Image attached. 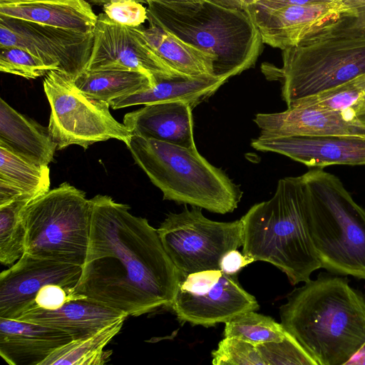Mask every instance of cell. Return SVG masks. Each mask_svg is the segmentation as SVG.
<instances>
[{
  "instance_id": "obj_1",
  "label": "cell",
  "mask_w": 365,
  "mask_h": 365,
  "mask_svg": "<svg viewBox=\"0 0 365 365\" xmlns=\"http://www.w3.org/2000/svg\"><path fill=\"white\" fill-rule=\"evenodd\" d=\"M90 237L74 296L138 317L170 307L180 281L156 229L110 196L91 199Z\"/></svg>"
},
{
  "instance_id": "obj_2",
  "label": "cell",
  "mask_w": 365,
  "mask_h": 365,
  "mask_svg": "<svg viewBox=\"0 0 365 365\" xmlns=\"http://www.w3.org/2000/svg\"><path fill=\"white\" fill-rule=\"evenodd\" d=\"M287 295L281 324L317 365L346 364L365 344V299L346 278L320 274Z\"/></svg>"
},
{
  "instance_id": "obj_3",
  "label": "cell",
  "mask_w": 365,
  "mask_h": 365,
  "mask_svg": "<svg viewBox=\"0 0 365 365\" xmlns=\"http://www.w3.org/2000/svg\"><path fill=\"white\" fill-rule=\"evenodd\" d=\"M240 220L242 254L274 265L292 285L309 281L322 268L309 233L302 175L280 179L273 197L252 206Z\"/></svg>"
},
{
  "instance_id": "obj_4",
  "label": "cell",
  "mask_w": 365,
  "mask_h": 365,
  "mask_svg": "<svg viewBox=\"0 0 365 365\" xmlns=\"http://www.w3.org/2000/svg\"><path fill=\"white\" fill-rule=\"evenodd\" d=\"M147 20L211 54L215 77L235 76L253 67L262 40L250 13L206 0L195 4H148Z\"/></svg>"
},
{
  "instance_id": "obj_5",
  "label": "cell",
  "mask_w": 365,
  "mask_h": 365,
  "mask_svg": "<svg viewBox=\"0 0 365 365\" xmlns=\"http://www.w3.org/2000/svg\"><path fill=\"white\" fill-rule=\"evenodd\" d=\"M302 176L309 233L321 267L365 279V209L337 176L323 168H312Z\"/></svg>"
},
{
  "instance_id": "obj_6",
  "label": "cell",
  "mask_w": 365,
  "mask_h": 365,
  "mask_svg": "<svg viewBox=\"0 0 365 365\" xmlns=\"http://www.w3.org/2000/svg\"><path fill=\"white\" fill-rule=\"evenodd\" d=\"M269 81L281 83L282 98L294 103L365 76V33L332 25L282 50V66L263 63Z\"/></svg>"
},
{
  "instance_id": "obj_7",
  "label": "cell",
  "mask_w": 365,
  "mask_h": 365,
  "mask_svg": "<svg viewBox=\"0 0 365 365\" xmlns=\"http://www.w3.org/2000/svg\"><path fill=\"white\" fill-rule=\"evenodd\" d=\"M135 162L163 194V199L212 212H233L240 187L197 151L133 135L126 145Z\"/></svg>"
},
{
  "instance_id": "obj_8",
  "label": "cell",
  "mask_w": 365,
  "mask_h": 365,
  "mask_svg": "<svg viewBox=\"0 0 365 365\" xmlns=\"http://www.w3.org/2000/svg\"><path fill=\"white\" fill-rule=\"evenodd\" d=\"M91 212V199L69 183L49 190L24 210V252L83 266L89 242Z\"/></svg>"
},
{
  "instance_id": "obj_9",
  "label": "cell",
  "mask_w": 365,
  "mask_h": 365,
  "mask_svg": "<svg viewBox=\"0 0 365 365\" xmlns=\"http://www.w3.org/2000/svg\"><path fill=\"white\" fill-rule=\"evenodd\" d=\"M73 78L51 70L43 79V89L51 107L49 133L57 150L71 145L86 149L100 141L116 139L127 145L133 134L117 121L107 102L92 98L79 91Z\"/></svg>"
},
{
  "instance_id": "obj_10",
  "label": "cell",
  "mask_w": 365,
  "mask_h": 365,
  "mask_svg": "<svg viewBox=\"0 0 365 365\" xmlns=\"http://www.w3.org/2000/svg\"><path fill=\"white\" fill-rule=\"evenodd\" d=\"M157 231L180 279L200 271L220 269L222 256L242 245L240 219L213 221L195 206L191 210L185 206L180 213H169Z\"/></svg>"
},
{
  "instance_id": "obj_11",
  "label": "cell",
  "mask_w": 365,
  "mask_h": 365,
  "mask_svg": "<svg viewBox=\"0 0 365 365\" xmlns=\"http://www.w3.org/2000/svg\"><path fill=\"white\" fill-rule=\"evenodd\" d=\"M93 43V33L83 34L0 16V47L25 48L51 70L73 78L86 70Z\"/></svg>"
},
{
  "instance_id": "obj_12",
  "label": "cell",
  "mask_w": 365,
  "mask_h": 365,
  "mask_svg": "<svg viewBox=\"0 0 365 365\" xmlns=\"http://www.w3.org/2000/svg\"><path fill=\"white\" fill-rule=\"evenodd\" d=\"M86 70H124L143 73L154 84L158 78L178 74L153 51L142 32V25L131 27L98 15L91 56Z\"/></svg>"
},
{
  "instance_id": "obj_13",
  "label": "cell",
  "mask_w": 365,
  "mask_h": 365,
  "mask_svg": "<svg viewBox=\"0 0 365 365\" xmlns=\"http://www.w3.org/2000/svg\"><path fill=\"white\" fill-rule=\"evenodd\" d=\"M81 272V265L24 252L0 274V317L18 318L33 306L38 292L46 285L56 284L74 287Z\"/></svg>"
},
{
  "instance_id": "obj_14",
  "label": "cell",
  "mask_w": 365,
  "mask_h": 365,
  "mask_svg": "<svg viewBox=\"0 0 365 365\" xmlns=\"http://www.w3.org/2000/svg\"><path fill=\"white\" fill-rule=\"evenodd\" d=\"M263 43L282 51L294 47L343 16H351L343 0L249 10ZM352 17V16H351Z\"/></svg>"
},
{
  "instance_id": "obj_15",
  "label": "cell",
  "mask_w": 365,
  "mask_h": 365,
  "mask_svg": "<svg viewBox=\"0 0 365 365\" xmlns=\"http://www.w3.org/2000/svg\"><path fill=\"white\" fill-rule=\"evenodd\" d=\"M252 148L285 155L310 168L365 166V135H299L253 139Z\"/></svg>"
},
{
  "instance_id": "obj_16",
  "label": "cell",
  "mask_w": 365,
  "mask_h": 365,
  "mask_svg": "<svg viewBox=\"0 0 365 365\" xmlns=\"http://www.w3.org/2000/svg\"><path fill=\"white\" fill-rule=\"evenodd\" d=\"M170 307L180 322L208 327L225 323L240 313L256 311L259 306L240 285L237 275L222 272L216 283L202 292L178 289Z\"/></svg>"
},
{
  "instance_id": "obj_17",
  "label": "cell",
  "mask_w": 365,
  "mask_h": 365,
  "mask_svg": "<svg viewBox=\"0 0 365 365\" xmlns=\"http://www.w3.org/2000/svg\"><path fill=\"white\" fill-rule=\"evenodd\" d=\"M261 138L299 135H365L354 112L293 106L284 111L258 113L254 119Z\"/></svg>"
},
{
  "instance_id": "obj_18",
  "label": "cell",
  "mask_w": 365,
  "mask_h": 365,
  "mask_svg": "<svg viewBox=\"0 0 365 365\" xmlns=\"http://www.w3.org/2000/svg\"><path fill=\"white\" fill-rule=\"evenodd\" d=\"M72 340L68 333L58 329L0 317V355L11 365H41Z\"/></svg>"
},
{
  "instance_id": "obj_19",
  "label": "cell",
  "mask_w": 365,
  "mask_h": 365,
  "mask_svg": "<svg viewBox=\"0 0 365 365\" xmlns=\"http://www.w3.org/2000/svg\"><path fill=\"white\" fill-rule=\"evenodd\" d=\"M192 110L180 101L151 103L126 113L123 123L133 135L192 148Z\"/></svg>"
},
{
  "instance_id": "obj_20",
  "label": "cell",
  "mask_w": 365,
  "mask_h": 365,
  "mask_svg": "<svg viewBox=\"0 0 365 365\" xmlns=\"http://www.w3.org/2000/svg\"><path fill=\"white\" fill-rule=\"evenodd\" d=\"M128 315L91 299L75 297L58 309L33 307L18 318L68 333L73 339L91 335Z\"/></svg>"
},
{
  "instance_id": "obj_21",
  "label": "cell",
  "mask_w": 365,
  "mask_h": 365,
  "mask_svg": "<svg viewBox=\"0 0 365 365\" xmlns=\"http://www.w3.org/2000/svg\"><path fill=\"white\" fill-rule=\"evenodd\" d=\"M0 16L83 34L93 33L98 18L86 0H0Z\"/></svg>"
},
{
  "instance_id": "obj_22",
  "label": "cell",
  "mask_w": 365,
  "mask_h": 365,
  "mask_svg": "<svg viewBox=\"0 0 365 365\" xmlns=\"http://www.w3.org/2000/svg\"><path fill=\"white\" fill-rule=\"evenodd\" d=\"M228 78L215 76L192 77L175 75L158 78L155 84L143 91L112 100L113 109L132 106L170 101H184L192 108L209 98Z\"/></svg>"
},
{
  "instance_id": "obj_23",
  "label": "cell",
  "mask_w": 365,
  "mask_h": 365,
  "mask_svg": "<svg viewBox=\"0 0 365 365\" xmlns=\"http://www.w3.org/2000/svg\"><path fill=\"white\" fill-rule=\"evenodd\" d=\"M0 145L40 165H48L57 149L48 128L22 115L0 98Z\"/></svg>"
},
{
  "instance_id": "obj_24",
  "label": "cell",
  "mask_w": 365,
  "mask_h": 365,
  "mask_svg": "<svg viewBox=\"0 0 365 365\" xmlns=\"http://www.w3.org/2000/svg\"><path fill=\"white\" fill-rule=\"evenodd\" d=\"M49 187L48 165L36 163L0 145V205L21 197L34 200Z\"/></svg>"
},
{
  "instance_id": "obj_25",
  "label": "cell",
  "mask_w": 365,
  "mask_h": 365,
  "mask_svg": "<svg viewBox=\"0 0 365 365\" xmlns=\"http://www.w3.org/2000/svg\"><path fill=\"white\" fill-rule=\"evenodd\" d=\"M142 32L156 55L178 74L192 77L214 76V57L161 27L149 23Z\"/></svg>"
},
{
  "instance_id": "obj_26",
  "label": "cell",
  "mask_w": 365,
  "mask_h": 365,
  "mask_svg": "<svg viewBox=\"0 0 365 365\" xmlns=\"http://www.w3.org/2000/svg\"><path fill=\"white\" fill-rule=\"evenodd\" d=\"M73 81L85 95L108 103L116 98L133 94L154 85L146 74L124 70H85Z\"/></svg>"
},
{
  "instance_id": "obj_27",
  "label": "cell",
  "mask_w": 365,
  "mask_h": 365,
  "mask_svg": "<svg viewBox=\"0 0 365 365\" xmlns=\"http://www.w3.org/2000/svg\"><path fill=\"white\" fill-rule=\"evenodd\" d=\"M125 319L88 336L73 339L51 354L41 365H102L109 361L112 351L104 350L120 331Z\"/></svg>"
},
{
  "instance_id": "obj_28",
  "label": "cell",
  "mask_w": 365,
  "mask_h": 365,
  "mask_svg": "<svg viewBox=\"0 0 365 365\" xmlns=\"http://www.w3.org/2000/svg\"><path fill=\"white\" fill-rule=\"evenodd\" d=\"M34 199L21 197L0 205V262L15 263L25 252L23 212Z\"/></svg>"
},
{
  "instance_id": "obj_29",
  "label": "cell",
  "mask_w": 365,
  "mask_h": 365,
  "mask_svg": "<svg viewBox=\"0 0 365 365\" xmlns=\"http://www.w3.org/2000/svg\"><path fill=\"white\" fill-rule=\"evenodd\" d=\"M287 334L281 323L255 311L240 313L226 322L223 333L225 337L240 339L256 346L280 341Z\"/></svg>"
},
{
  "instance_id": "obj_30",
  "label": "cell",
  "mask_w": 365,
  "mask_h": 365,
  "mask_svg": "<svg viewBox=\"0 0 365 365\" xmlns=\"http://www.w3.org/2000/svg\"><path fill=\"white\" fill-rule=\"evenodd\" d=\"M293 106L356 113L365 106V76L300 100L289 107Z\"/></svg>"
},
{
  "instance_id": "obj_31",
  "label": "cell",
  "mask_w": 365,
  "mask_h": 365,
  "mask_svg": "<svg viewBox=\"0 0 365 365\" xmlns=\"http://www.w3.org/2000/svg\"><path fill=\"white\" fill-rule=\"evenodd\" d=\"M51 69L40 58L25 48L0 47V71L28 79L46 76Z\"/></svg>"
},
{
  "instance_id": "obj_32",
  "label": "cell",
  "mask_w": 365,
  "mask_h": 365,
  "mask_svg": "<svg viewBox=\"0 0 365 365\" xmlns=\"http://www.w3.org/2000/svg\"><path fill=\"white\" fill-rule=\"evenodd\" d=\"M257 346L265 365H317L315 361L288 332L280 341L267 342Z\"/></svg>"
},
{
  "instance_id": "obj_33",
  "label": "cell",
  "mask_w": 365,
  "mask_h": 365,
  "mask_svg": "<svg viewBox=\"0 0 365 365\" xmlns=\"http://www.w3.org/2000/svg\"><path fill=\"white\" fill-rule=\"evenodd\" d=\"M212 356L214 365H265L256 345L233 337L221 340Z\"/></svg>"
},
{
  "instance_id": "obj_34",
  "label": "cell",
  "mask_w": 365,
  "mask_h": 365,
  "mask_svg": "<svg viewBox=\"0 0 365 365\" xmlns=\"http://www.w3.org/2000/svg\"><path fill=\"white\" fill-rule=\"evenodd\" d=\"M112 21L127 26L137 27L147 20V9L136 0H112L103 5Z\"/></svg>"
},
{
  "instance_id": "obj_35",
  "label": "cell",
  "mask_w": 365,
  "mask_h": 365,
  "mask_svg": "<svg viewBox=\"0 0 365 365\" xmlns=\"http://www.w3.org/2000/svg\"><path fill=\"white\" fill-rule=\"evenodd\" d=\"M71 288L56 284L46 285L38 292L33 306L30 309L33 307L48 310L58 309L68 299L76 297L71 294Z\"/></svg>"
},
{
  "instance_id": "obj_36",
  "label": "cell",
  "mask_w": 365,
  "mask_h": 365,
  "mask_svg": "<svg viewBox=\"0 0 365 365\" xmlns=\"http://www.w3.org/2000/svg\"><path fill=\"white\" fill-rule=\"evenodd\" d=\"M352 18L344 16L332 26L336 29L365 33V0H343Z\"/></svg>"
},
{
  "instance_id": "obj_37",
  "label": "cell",
  "mask_w": 365,
  "mask_h": 365,
  "mask_svg": "<svg viewBox=\"0 0 365 365\" xmlns=\"http://www.w3.org/2000/svg\"><path fill=\"white\" fill-rule=\"evenodd\" d=\"M254 261L240 253L237 250H232L226 252L220 259V269L229 275L237 274L247 265Z\"/></svg>"
},
{
  "instance_id": "obj_38",
  "label": "cell",
  "mask_w": 365,
  "mask_h": 365,
  "mask_svg": "<svg viewBox=\"0 0 365 365\" xmlns=\"http://www.w3.org/2000/svg\"><path fill=\"white\" fill-rule=\"evenodd\" d=\"M336 0H255V4L248 9L259 10H274L292 5H303L315 2L333 1Z\"/></svg>"
},
{
  "instance_id": "obj_39",
  "label": "cell",
  "mask_w": 365,
  "mask_h": 365,
  "mask_svg": "<svg viewBox=\"0 0 365 365\" xmlns=\"http://www.w3.org/2000/svg\"><path fill=\"white\" fill-rule=\"evenodd\" d=\"M217 5L237 10L247 11V7L240 0H206Z\"/></svg>"
},
{
  "instance_id": "obj_40",
  "label": "cell",
  "mask_w": 365,
  "mask_h": 365,
  "mask_svg": "<svg viewBox=\"0 0 365 365\" xmlns=\"http://www.w3.org/2000/svg\"><path fill=\"white\" fill-rule=\"evenodd\" d=\"M203 0H143V3L149 4L156 2L168 6H178L184 4H195L202 2Z\"/></svg>"
},
{
  "instance_id": "obj_41",
  "label": "cell",
  "mask_w": 365,
  "mask_h": 365,
  "mask_svg": "<svg viewBox=\"0 0 365 365\" xmlns=\"http://www.w3.org/2000/svg\"><path fill=\"white\" fill-rule=\"evenodd\" d=\"M346 364L365 365V344Z\"/></svg>"
},
{
  "instance_id": "obj_42",
  "label": "cell",
  "mask_w": 365,
  "mask_h": 365,
  "mask_svg": "<svg viewBox=\"0 0 365 365\" xmlns=\"http://www.w3.org/2000/svg\"><path fill=\"white\" fill-rule=\"evenodd\" d=\"M356 117L360 124L365 128V106L356 113Z\"/></svg>"
},
{
  "instance_id": "obj_43",
  "label": "cell",
  "mask_w": 365,
  "mask_h": 365,
  "mask_svg": "<svg viewBox=\"0 0 365 365\" xmlns=\"http://www.w3.org/2000/svg\"><path fill=\"white\" fill-rule=\"evenodd\" d=\"M91 2H92L93 4H98V5H105L106 4H108V2H110V1L112 0H88ZM140 3H143V0H136Z\"/></svg>"
},
{
  "instance_id": "obj_44",
  "label": "cell",
  "mask_w": 365,
  "mask_h": 365,
  "mask_svg": "<svg viewBox=\"0 0 365 365\" xmlns=\"http://www.w3.org/2000/svg\"><path fill=\"white\" fill-rule=\"evenodd\" d=\"M247 9L251 7L255 4V0H240Z\"/></svg>"
}]
</instances>
